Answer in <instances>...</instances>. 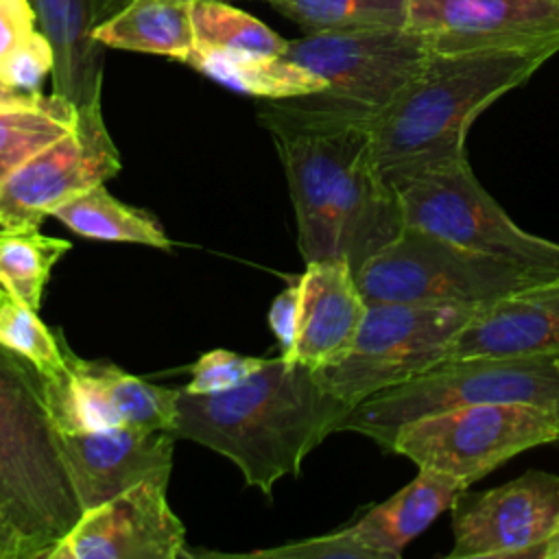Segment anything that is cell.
I'll use <instances>...</instances> for the list:
<instances>
[{"instance_id":"1","label":"cell","mask_w":559,"mask_h":559,"mask_svg":"<svg viewBox=\"0 0 559 559\" xmlns=\"http://www.w3.org/2000/svg\"><path fill=\"white\" fill-rule=\"evenodd\" d=\"M349 411L321 386L314 369L275 356L234 389H179L170 435L227 456L247 485L271 496L280 478L299 474L304 459Z\"/></svg>"},{"instance_id":"2","label":"cell","mask_w":559,"mask_h":559,"mask_svg":"<svg viewBox=\"0 0 559 559\" xmlns=\"http://www.w3.org/2000/svg\"><path fill=\"white\" fill-rule=\"evenodd\" d=\"M559 39L518 48L430 52L419 72L367 122L373 159L395 192L465 153L472 122L526 83Z\"/></svg>"},{"instance_id":"3","label":"cell","mask_w":559,"mask_h":559,"mask_svg":"<svg viewBox=\"0 0 559 559\" xmlns=\"http://www.w3.org/2000/svg\"><path fill=\"white\" fill-rule=\"evenodd\" d=\"M81 513L46 415L39 373L0 345V518L31 559H44Z\"/></svg>"},{"instance_id":"4","label":"cell","mask_w":559,"mask_h":559,"mask_svg":"<svg viewBox=\"0 0 559 559\" xmlns=\"http://www.w3.org/2000/svg\"><path fill=\"white\" fill-rule=\"evenodd\" d=\"M491 402H524L559 411L557 356L443 360L356 404L338 430L358 432L389 450L395 432L408 421Z\"/></svg>"},{"instance_id":"5","label":"cell","mask_w":559,"mask_h":559,"mask_svg":"<svg viewBox=\"0 0 559 559\" xmlns=\"http://www.w3.org/2000/svg\"><path fill=\"white\" fill-rule=\"evenodd\" d=\"M354 275L365 301L474 308L559 277V273L478 253L408 225Z\"/></svg>"},{"instance_id":"6","label":"cell","mask_w":559,"mask_h":559,"mask_svg":"<svg viewBox=\"0 0 559 559\" xmlns=\"http://www.w3.org/2000/svg\"><path fill=\"white\" fill-rule=\"evenodd\" d=\"M424 35L411 28L306 33L288 39L284 57L325 81L293 105L338 120L369 122L419 72L430 55Z\"/></svg>"},{"instance_id":"7","label":"cell","mask_w":559,"mask_h":559,"mask_svg":"<svg viewBox=\"0 0 559 559\" xmlns=\"http://www.w3.org/2000/svg\"><path fill=\"white\" fill-rule=\"evenodd\" d=\"M260 120L284 164L301 258H338L336 207L352 164L369 144L367 122L310 114L288 98L262 107Z\"/></svg>"},{"instance_id":"8","label":"cell","mask_w":559,"mask_h":559,"mask_svg":"<svg viewBox=\"0 0 559 559\" xmlns=\"http://www.w3.org/2000/svg\"><path fill=\"white\" fill-rule=\"evenodd\" d=\"M478 308L367 301L349 349L314 369L321 386L349 408L443 362Z\"/></svg>"},{"instance_id":"9","label":"cell","mask_w":559,"mask_h":559,"mask_svg":"<svg viewBox=\"0 0 559 559\" xmlns=\"http://www.w3.org/2000/svg\"><path fill=\"white\" fill-rule=\"evenodd\" d=\"M559 441V411L491 402L435 413L404 424L389 452L472 487L524 450Z\"/></svg>"},{"instance_id":"10","label":"cell","mask_w":559,"mask_h":559,"mask_svg":"<svg viewBox=\"0 0 559 559\" xmlns=\"http://www.w3.org/2000/svg\"><path fill=\"white\" fill-rule=\"evenodd\" d=\"M404 225L513 264L559 273V242L528 234L476 179L467 155L397 190Z\"/></svg>"},{"instance_id":"11","label":"cell","mask_w":559,"mask_h":559,"mask_svg":"<svg viewBox=\"0 0 559 559\" xmlns=\"http://www.w3.org/2000/svg\"><path fill=\"white\" fill-rule=\"evenodd\" d=\"M120 170L100 103L76 109L72 131L20 164L0 188V231L39 229L44 216Z\"/></svg>"},{"instance_id":"12","label":"cell","mask_w":559,"mask_h":559,"mask_svg":"<svg viewBox=\"0 0 559 559\" xmlns=\"http://www.w3.org/2000/svg\"><path fill=\"white\" fill-rule=\"evenodd\" d=\"M454 544L445 559H539L559 522V474L528 469L485 489H461L452 502Z\"/></svg>"},{"instance_id":"13","label":"cell","mask_w":559,"mask_h":559,"mask_svg":"<svg viewBox=\"0 0 559 559\" xmlns=\"http://www.w3.org/2000/svg\"><path fill=\"white\" fill-rule=\"evenodd\" d=\"M48 421L55 432H87L116 426L166 428L175 419L179 389H164L111 362L85 360L66 345V362L39 373Z\"/></svg>"},{"instance_id":"14","label":"cell","mask_w":559,"mask_h":559,"mask_svg":"<svg viewBox=\"0 0 559 559\" xmlns=\"http://www.w3.org/2000/svg\"><path fill=\"white\" fill-rule=\"evenodd\" d=\"M168 478H146L81 513L44 559H181L186 528L166 498Z\"/></svg>"},{"instance_id":"15","label":"cell","mask_w":559,"mask_h":559,"mask_svg":"<svg viewBox=\"0 0 559 559\" xmlns=\"http://www.w3.org/2000/svg\"><path fill=\"white\" fill-rule=\"evenodd\" d=\"M406 28L432 52L535 46L559 39V0H408Z\"/></svg>"},{"instance_id":"16","label":"cell","mask_w":559,"mask_h":559,"mask_svg":"<svg viewBox=\"0 0 559 559\" xmlns=\"http://www.w3.org/2000/svg\"><path fill=\"white\" fill-rule=\"evenodd\" d=\"M81 511L127 491L146 478H168L175 437L166 428L116 426L87 432H55Z\"/></svg>"},{"instance_id":"17","label":"cell","mask_w":559,"mask_h":559,"mask_svg":"<svg viewBox=\"0 0 559 559\" xmlns=\"http://www.w3.org/2000/svg\"><path fill=\"white\" fill-rule=\"evenodd\" d=\"M559 356V277L480 306L448 358Z\"/></svg>"},{"instance_id":"18","label":"cell","mask_w":559,"mask_h":559,"mask_svg":"<svg viewBox=\"0 0 559 559\" xmlns=\"http://www.w3.org/2000/svg\"><path fill=\"white\" fill-rule=\"evenodd\" d=\"M299 314L295 345L288 362L310 369L338 360L352 345L367 301L356 284V275L345 258H323L306 262L297 277Z\"/></svg>"},{"instance_id":"19","label":"cell","mask_w":559,"mask_h":559,"mask_svg":"<svg viewBox=\"0 0 559 559\" xmlns=\"http://www.w3.org/2000/svg\"><path fill=\"white\" fill-rule=\"evenodd\" d=\"M37 28L48 37L52 66V94L76 109L100 103L105 46L94 39L100 24L98 0H31Z\"/></svg>"},{"instance_id":"20","label":"cell","mask_w":559,"mask_h":559,"mask_svg":"<svg viewBox=\"0 0 559 559\" xmlns=\"http://www.w3.org/2000/svg\"><path fill=\"white\" fill-rule=\"evenodd\" d=\"M465 487L467 485L452 476L419 469L408 485L384 502L373 504L347 528L360 544L373 550L378 559H400L404 548L450 509Z\"/></svg>"},{"instance_id":"21","label":"cell","mask_w":559,"mask_h":559,"mask_svg":"<svg viewBox=\"0 0 559 559\" xmlns=\"http://www.w3.org/2000/svg\"><path fill=\"white\" fill-rule=\"evenodd\" d=\"M194 2L129 0L94 28V39L105 48L164 55L186 63L194 50Z\"/></svg>"},{"instance_id":"22","label":"cell","mask_w":559,"mask_h":559,"mask_svg":"<svg viewBox=\"0 0 559 559\" xmlns=\"http://www.w3.org/2000/svg\"><path fill=\"white\" fill-rule=\"evenodd\" d=\"M186 66L234 92L266 100L306 96L325 87L321 76L284 55L194 48L188 55Z\"/></svg>"},{"instance_id":"23","label":"cell","mask_w":559,"mask_h":559,"mask_svg":"<svg viewBox=\"0 0 559 559\" xmlns=\"http://www.w3.org/2000/svg\"><path fill=\"white\" fill-rule=\"evenodd\" d=\"M50 216L83 238L133 242L155 249L170 247V238L151 212L122 203L120 199L111 197L103 183L68 199L55 207Z\"/></svg>"},{"instance_id":"24","label":"cell","mask_w":559,"mask_h":559,"mask_svg":"<svg viewBox=\"0 0 559 559\" xmlns=\"http://www.w3.org/2000/svg\"><path fill=\"white\" fill-rule=\"evenodd\" d=\"M76 124V107L57 94H31L0 103V188L39 148Z\"/></svg>"},{"instance_id":"25","label":"cell","mask_w":559,"mask_h":559,"mask_svg":"<svg viewBox=\"0 0 559 559\" xmlns=\"http://www.w3.org/2000/svg\"><path fill=\"white\" fill-rule=\"evenodd\" d=\"M304 33L406 28L408 0H260Z\"/></svg>"},{"instance_id":"26","label":"cell","mask_w":559,"mask_h":559,"mask_svg":"<svg viewBox=\"0 0 559 559\" xmlns=\"http://www.w3.org/2000/svg\"><path fill=\"white\" fill-rule=\"evenodd\" d=\"M68 251V240L39 229L0 231V290L37 310L55 262Z\"/></svg>"},{"instance_id":"27","label":"cell","mask_w":559,"mask_h":559,"mask_svg":"<svg viewBox=\"0 0 559 559\" xmlns=\"http://www.w3.org/2000/svg\"><path fill=\"white\" fill-rule=\"evenodd\" d=\"M192 26L194 48L199 50L284 55L288 46V39L280 37L264 22L223 0H197Z\"/></svg>"},{"instance_id":"28","label":"cell","mask_w":559,"mask_h":559,"mask_svg":"<svg viewBox=\"0 0 559 559\" xmlns=\"http://www.w3.org/2000/svg\"><path fill=\"white\" fill-rule=\"evenodd\" d=\"M0 345L28 360L37 373H52L66 362L63 336H55L35 308L9 295L0 299Z\"/></svg>"},{"instance_id":"29","label":"cell","mask_w":559,"mask_h":559,"mask_svg":"<svg viewBox=\"0 0 559 559\" xmlns=\"http://www.w3.org/2000/svg\"><path fill=\"white\" fill-rule=\"evenodd\" d=\"M55 52L48 37L35 28L0 59V76L22 94H39L46 74H52Z\"/></svg>"},{"instance_id":"30","label":"cell","mask_w":559,"mask_h":559,"mask_svg":"<svg viewBox=\"0 0 559 559\" xmlns=\"http://www.w3.org/2000/svg\"><path fill=\"white\" fill-rule=\"evenodd\" d=\"M266 358L240 356L229 349H212L190 365V382L183 386L188 393H218L242 384L251 378Z\"/></svg>"},{"instance_id":"31","label":"cell","mask_w":559,"mask_h":559,"mask_svg":"<svg viewBox=\"0 0 559 559\" xmlns=\"http://www.w3.org/2000/svg\"><path fill=\"white\" fill-rule=\"evenodd\" d=\"M234 557H260V559H378L373 550L360 544L347 526L299 542H286L271 548H258Z\"/></svg>"},{"instance_id":"32","label":"cell","mask_w":559,"mask_h":559,"mask_svg":"<svg viewBox=\"0 0 559 559\" xmlns=\"http://www.w3.org/2000/svg\"><path fill=\"white\" fill-rule=\"evenodd\" d=\"M299 314V284H288L269 308V325L280 343V356H288L295 345Z\"/></svg>"},{"instance_id":"33","label":"cell","mask_w":559,"mask_h":559,"mask_svg":"<svg viewBox=\"0 0 559 559\" xmlns=\"http://www.w3.org/2000/svg\"><path fill=\"white\" fill-rule=\"evenodd\" d=\"M37 28L31 0H0V59Z\"/></svg>"},{"instance_id":"34","label":"cell","mask_w":559,"mask_h":559,"mask_svg":"<svg viewBox=\"0 0 559 559\" xmlns=\"http://www.w3.org/2000/svg\"><path fill=\"white\" fill-rule=\"evenodd\" d=\"M0 559H31L24 542L0 518Z\"/></svg>"},{"instance_id":"35","label":"cell","mask_w":559,"mask_h":559,"mask_svg":"<svg viewBox=\"0 0 559 559\" xmlns=\"http://www.w3.org/2000/svg\"><path fill=\"white\" fill-rule=\"evenodd\" d=\"M539 559H559V522H557L550 539L544 544V548L539 552Z\"/></svg>"},{"instance_id":"36","label":"cell","mask_w":559,"mask_h":559,"mask_svg":"<svg viewBox=\"0 0 559 559\" xmlns=\"http://www.w3.org/2000/svg\"><path fill=\"white\" fill-rule=\"evenodd\" d=\"M129 0H98V13H100V22L109 15H114L118 9H122Z\"/></svg>"},{"instance_id":"37","label":"cell","mask_w":559,"mask_h":559,"mask_svg":"<svg viewBox=\"0 0 559 559\" xmlns=\"http://www.w3.org/2000/svg\"><path fill=\"white\" fill-rule=\"evenodd\" d=\"M24 96H31V94H22L17 90H13L9 83H4V79L0 76V103H9V100H17V98H24Z\"/></svg>"},{"instance_id":"38","label":"cell","mask_w":559,"mask_h":559,"mask_svg":"<svg viewBox=\"0 0 559 559\" xmlns=\"http://www.w3.org/2000/svg\"><path fill=\"white\" fill-rule=\"evenodd\" d=\"M557 371H559V356H557Z\"/></svg>"},{"instance_id":"39","label":"cell","mask_w":559,"mask_h":559,"mask_svg":"<svg viewBox=\"0 0 559 559\" xmlns=\"http://www.w3.org/2000/svg\"><path fill=\"white\" fill-rule=\"evenodd\" d=\"M2 297H4V293H2V290H0V299H2Z\"/></svg>"}]
</instances>
